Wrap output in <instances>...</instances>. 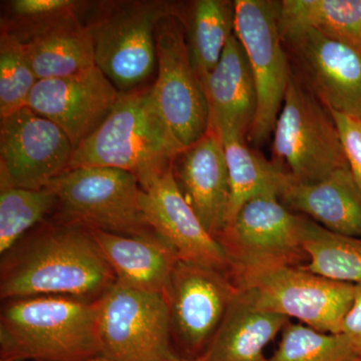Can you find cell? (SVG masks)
<instances>
[{
	"label": "cell",
	"mask_w": 361,
	"mask_h": 361,
	"mask_svg": "<svg viewBox=\"0 0 361 361\" xmlns=\"http://www.w3.org/2000/svg\"><path fill=\"white\" fill-rule=\"evenodd\" d=\"M58 206L49 188L32 190L0 186V253L4 254L30 230L44 222Z\"/></svg>",
	"instance_id": "obj_27"
},
{
	"label": "cell",
	"mask_w": 361,
	"mask_h": 361,
	"mask_svg": "<svg viewBox=\"0 0 361 361\" xmlns=\"http://www.w3.org/2000/svg\"><path fill=\"white\" fill-rule=\"evenodd\" d=\"M1 361H6V360H1ZM87 361H111L110 360H108V358L104 357V356H99V357L94 358V360H90Z\"/></svg>",
	"instance_id": "obj_34"
},
{
	"label": "cell",
	"mask_w": 361,
	"mask_h": 361,
	"mask_svg": "<svg viewBox=\"0 0 361 361\" xmlns=\"http://www.w3.org/2000/svg\"><path fill=\"white\" fill-rule=\"evenodd\" d=\"M295 52L307 89L330 111L361 118V47L308 30L283 39Z\"/></svg>",
	"instance_id": "obj_15"
},
{
	"label": "cell",
	"mask_w": 361,
	"mask_h": 361,
	"mask_svg": "<svg viewBox=\"0 0 361 361\" xmlns=\"http://www.w3.org/2000/svg\"><path fill=\"white\" fill-rule=\"evenodd\" d=\"M269 361H348L357 357L342 334H325L289 322Z\"/></svg>",
	"instance_id": "obj_28"
},
{
	"label": "cell",
	"mask_w": 361,
	"mask_h": 361,
	"mask_svg": "<svg viewBox=\"0 0 361 361\" xmlns=\"http://www.w3.org/2000/svg\"><path fill=\"white\" fill-rule=\"evenodd\" d=\"M341 334L346 336L357 357H361V284L356 285L355 300L344 318Z\"/></svg>",
	"instance_id": "obj_32"
},
{
	"label": "cell",
	"mask_w": 361,
	"mask_h": 361,
	"mask_svg": "<svg viewBox=\"0 0 361 361\" xmlns=\"http://www.w3.org/2000/svg\"><path fill=\"white\" fill-rule=\"evenodd\" d=\"M99 346L111 361H164L177 356L163 292L116 284L99 300Z\"/></svg>",
	"instance_id": "obj_8"
},
{
	"label": "cell",
	"mask_w": 361,
	"mask_h": 361,
	"mask_svg": "<svg viewBox=\"0 0 361 361\" xmlns=\"http://www.w3.org/2000/svg\"><path fill=\"white\" fill-rule=\"evenodd\" d=\"M156 44V103L176 137L188 148L208 132L211 118L205 87L192 61L179 11L160 21Z\"/></svg>",
	"instance_id": "obj_10"
},
{
	"label": "cell",
	"mask_w": 361,
	"mask_h": 361,
	"mask_svg": "<svg viewBox=\"0 0 361 361\" xmlns=\"http://www.w3.org/2000/svg\"><path fill=\"white\" fill-rule=\"evenodd\" d=\"M273 163L294 182H318L348 169L329 111L293 75L273 130Z\"/></svg>",
	"instance_id": "obj_6"
},
{
	"label": "cell",
	"mask_w": 361,
	"mask_h": 361,
	"mask_svg": "<svg viewBox=\"0 0 361 361\" xmlns=\"http://www.w3.org/2000/svg\"><path fill=\"white\" fill-rule=\"evenodd\" d=\"M180 13V11H179ZM182 18L195 68L202 82L219 63L235 30V4L228 0H197Z\"/></svg>",
	"instance_id": "obj_25"
},
{
	"label": "cell",
	"mask_w": 361,
	"mask_h": 361,
	"mask_svg": "<svg viewBox=\"0 0 361 361\" xmlns=\"http://www.w3.org/2000/svg\"><path fill=\"white\" fill-rule=\"evenodd\" d=\"M236 287L224 271L178 260L164 288L173 337L192 357L206 353Z\"/></svg>",
	"instance_id": "obj_13"
},
{
	"label": "cell",
	"mask_w": 361,
	"mask_h": 361,
	"mask_svg": "<svg viewBox=\"0 0 361 361\" xmlns=\"http://www.w3.org/2000/svg\"><path fill=\"white\" fill-rule=\"evenodd\" d=\"M89 230L115 273L118 283L137 290L164 291L180 259L158 235L122 236Z\"/></svg>",
	"instance_id": "obj_20"
},
{
	"label": "cell",
	"mask_w": 361,
	"mask_h": 361,
	"mask_svg": "<svg viewBox=\"0 0 361 361\" xmlns=\"http://www.w3.org/2000/svg\"><path fill=\"white\" fill-rule=\"evenodd\" d=\"M99 300L37 296L11 299L0 313V353L6 361H87L102 356Z\"/></svg>",
	"instance_id": "obj_3"
},
{
	"label": "cell",
	"mask_w": 361,
	"mask_h": 361,
	"mask_svg": "<svg viewBox=\"0 0 361 361\" xmlns=\"http://www.w3.org/2000/svg\"><path fill=\"white\" fill-rule=\"evenodd\" d=\"M301 216V244L308 256L303 268L334 281L361 284V238L329 231Z\"/></svg>",
	"instance_id": "obj_26"
},
{
	"label": "cell",
	"mask_w": 361,
	"mask_h": 361,
	"mask_svg": "<svg viewBox=\"0 0 361 361\" xmlns=\"http://www.w3.org/2000/svg\"><path fill=\"white\" fill-rule=\"evenodd\" d=\"M84 2L75 0H13L6 2L1 30L28 42L52 26L78 16Z\"/></svg>",
	"instance_id": "obj_29"
},
{
	"label": "cell",
	"mask_w": 361,
	"mask_h": 361,
	"mask_svg": "<svg viewBox=\"0 0 361 361\" xmlns=\"http://www.w3.org/2000/svg\"><path fill=\"white\" fill-rule=\"evenodd\" d=\"M37 80L71 77L96 66L94 42L78 16L23 44Z\"/></svg>",
	"instance_id": "obj_22"
},
{
	"label": "cell",
	"mask_w": 361,
	"mask_h": 361,
	"mask_svg": "<svg viewBox=\"0 0 361 361\" xmlns=\"http://www.w3.org/2000/svg\"><path fill=\"white\" fill-rule=\"evenodd\" d=\"M47 188L58 198L56 219L63 222L122 236L156 234L142 209V188L137 178L126 171L73 169Z\"/></svg>",
	"instance_id": "obj_7"
},
{
	"label": "cell",
	"mask_w": 361,
	"mask_h": 361,
	"mask_svg": "<svg viewBox=\"0 0 361 361\" xmlns=\"http://www.w3.org/2000/svg\"><path fill=\"white\" fill-rule=\"evenodd\" d=\"M236 288L259 310L337 334H341L344 318L355 300L356 285L327 279L301 266L263 273Z\"/></svg>",
	"instance_id": "obj_11"
},
{
	"label": "cell",
	"mask_w": 361,
	"mask_h": 361,
	"mask_svg": "<svg viewBox=\"0 0 361 361\" xmlns=\"http://www.w3.org/2000/svg\"><path fill=\"white\" fill-rule=\"evenodd\" d=\"M211 123L249 137L256 111L257 92L243 45L233 33L215 68L203 80Z\"/></svg>",
	"instance_id": "obj_18"
},
{
	"label": "cell",
	"mask_w": 361,
	"mask_h": 361,
	"mask_svg": "<svg viewBox=\"0 0 361 361\" xmlns=\"http://www.w3.org/2000/svg\"><path fill=\"white\" fill-rule=\"evenodd\" d=\"M348 361H361V357L353 358V360H348Z\"/></svg>",
	"instance_id": "obj_35"
},
{
	"label": "cell",
	"mask_w": 361,
	"mask_h": 361,
	"mask_svg": "<svg viewBox=\"0 0 361 361\" xmlns=\"http://www.w3.org/2000/svg\"><path fill=\"white\" fill-rule=\"evenodd\" d=\"M172 172L185 200L217 238L227 225L231 187L224 147L213 126L176 158Z\"/></svg>",
	"instance_id": "obj_17"
},
{
	"label": "cell",
	"mask_w": 361,
	"mask_h": 361,
	"mask_svg": "<svg viewBox=\"0 0 361 361\" xmlns=\"http://www.w3.org/2000/svg\"><path fill=\"white\" fill-rule=\"evenodd\" d=\"M337 130L349 169L361 191V118L330 111Z\"/></svg>",
	"instance_id": "obj_31"
},
{
	"label": "cell",
	"mask_w": 361,
	"mask_h": 361,
	"mask_svg": "<svg viewBox=\"0 0 361 361\" xmlns=\"http://www.w3.org/2000/svg\"><path fill=\"white\" fill-rule=\"evenodd\" d=\"M290 319L256 307L236 288L219 329L206 350L209 361H269L265 348Z\"/></svg>",
	"instance_id": "obj_21"
},
{
	"label": "cell",
	"mask_w": 361,
	"mask_h": 361,
	"mask_svg": "<svg viewBox=\"0 0 361 361\" xmlns=\"http://www.w3.org/2000/svg\"><path fill=\"white\" fill-rule=\"evenodd\" d=\"M118 97L96 66L71 77L39 80L27 106L61 128L75 149L110 116Z\"/></svg>",
	"instance_id": "obj_14"
},
{
	"label": "cell",
	"mask_w": 361,
	"mask_h": 361,
	"mask_svg": "<svg viewBox=\"0 0 361 361\" xmlns=\"http://www.w3.org/2000/svg\"><path fill=\"white\" fill-rule=\"evenodd\" d=\"M164 361H209L208 357H207L206 353L200 356H197V357H191V358H179L178 356H175V357L170 358V360H164Z\"/></svg>",
	"instance_id": "obj_33"
},
{
	"label": "cell",
	"mask_w": 361,
	"mask_h": 361,
	"mask_svg": "<svg viewBox=\"0 0 361 361\" xmlns=\"http://www.w3.org/2000/svg\"><path fill=\"white\" fill-rule=\"evenodd\" d=\"M0 118V186L44 189L68 171L75 148L56 123L28 106Z\"/></svg>",
	"instance_id": "obj_12"
},
{
	"label": "cell",
	"mask_w": 361,
	"mask_h": 361,
	"mask_svg": "<svg viewBox=\"0 0 361 361\" xmlns=\"http://www.w3.org/2000/svg\"><path fill=\"white\" fill-rule=\"evenodd\" d=\"M165 1H114L99 6L85 25L96 66L120 92L142 87L157 68L159 23L174 13Z\"/></svg>",
	"instance_id": "obj_5"
},
{
	"label": "cell",
	"mask_w": 361,
	"mask_h": 361,
	"mask_svg": "<svg viewBox=\"0 0 361 361\" xmlns=\"http://www.w3.org/2000/svg\"><path fill=\"white\" fill-rule=\"evenodd\" d=\"M279 200L329 231L361 238V191L349 168L310 184L289 178Z\"/></svg>",
	"instance_id": "obj_19"
},
{
	"label": "cell",
	"mask_w": 361,
	"mask_h": 361,
	"mask_svg": "<svg viewBox=\"0 0 361 361\" xmlns=\"http://www.w3.org/2000/svg\"><path fill=\"white\" fill-rule=\"evenodd\" d=\"M282 39L308 30L361 47V0L280 1Z\"/></svg>",
	"instance_id": "obj_24"
},
{
	"label": "cell",
	"mask_w": 361,
	"mask_h": 361,
	"mask_svg": "<svg viewBox=\"0 0 361 361\" xmlns=\"http://www.w3.org/2000/svg\"><path fill=\"white\" fill-rule=\"evenodd\" d=\"M141 205L149 227L180 260L228 273L222 246L180 194L172 169L142 189Z\"/></svg>",
	"instance_id": "obj_16"
},
{
	"label": "cell",
	"mask_w": 361,
	"mask_h": 361,
	"mask_svg": "<svg viewBox=\"0 0 361 361\" xmlns=\"http://www.w3.org/2000/svg\"><path fill=\"white\" fill-rule=\"evenodd\" d=\"M235 35L250 63L257 111L249 139L264 144L273 134L292 73L279 30L280 1L235 0Z\"/></svg>",
	"instance_id": "obj_9"
},
{
	"label": "cell",
	"mask_w": 361,
	"mask_h": 361,
	"mask_svg": "<svg viewBox=\"0 0 361 361\" xmlns=\"http://www.w3.org/2000/svg\"><path fill=\"white\" fill-rule=\"evenodd\" d=\"M301 220L302 216L287 209L276 194L260 195L244 204L216 238L234 286L269 271L307 264Z\"/></svg>",
	"instance_id": "obj_4"
},
{
	"label": "cell",
	"mask_w": 361,
	"mask_h": 361,
	"mask_svg": "<svg viewBox=\"0 0 361 361\" xmlns=\"http://www.w3.org/2000/svg\"><path fill=\"white\" fill-rule=\"evenodd\" d=\"M185 148L159 110L153 85L120 92L110 116L73 152L68 170L126 171L146 189L173 167Z\"/></svg>",
	"instance_id": "obj_2"
},
{
	"label": "cell",
	"mask_w": 361,
	"mask_h": 361,
	"mask_svg": "<svg viewBox=\"0 0 361 361\" xmlns=\"http://www.w3.org/2000/svg\"><path fill=\"white\" fill-rule=\"evenodd\" d=\"M1 256L2 301L61 296L94 302L116 282L90 230L59 219L40 223Z\"/></svg>",
	"instance_id": "obj_1"
},
{
	"label": "cell",
	"mask_w": 361,
	"mask_h": 361,
	"mask_svg": "<svg viewBox=\"0 0 361 361\" xmlns=\"http://www.w3.org/2000/svg\"><path fill=\"white\" fill-rule=\"evenodd\" d=\"M215 129L224 147L231 187L228 224L251 199L269 193L276 194L280 198L289 176L273 161L249 148L245 137L229 129Z\"/></svg>",
	"instance_id": "obj_23"
},
{
	"label": "cell",
	"mask_w": 361,
	"mask_h": 361,
	"mask_svg": "<svg viewBox=\"0 0 361 361\" xmlns=\"http://www.w3.org/2000/svg\"><path fill=\"white\" fill-rule=\"evenodd\" d=\"M39 82L26 59L23 44L1 30L0 35V118L27 106Z\"/></svg>",
	"instance_id": "obj_30"
}]
</instances>
